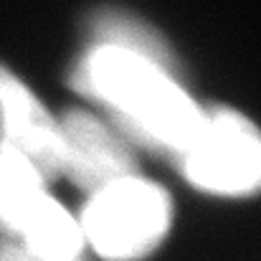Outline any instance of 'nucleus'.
I'll list each match as a JSON object with an SVG mask.
<instances>
[{"label":"nucleus","instance_id":"f257e3e1","mask_svg":"<svg viewBox=\"0 0 261 261\" xmlns=\"http://www.w3.org/2000/svg\"><path fill=\"white\" fill-rule=\"evenodd\" d=\"M69 84L107 112V124L129 147L173 160L205 119L175 74L122 48L89 46L71 66Z\"/></svg>","mask_w":261,"mask_h":261},{"label":"nucleus","instance_id":"f03ea898","mask_svg":"<svg viewBox=\"0 0 261 261\" xmlns=\"http://www.w3.org/2000/svg\"><path fill=\"white\" fill-rule=\"evenodd\" d=\"M84 246L104 261H140L168 236L173 200L168 190L142 175H127L87 195L76 216Z\"/></svg>","mask_w":261,"mask_h":261},{"label":"nucleus","instance_id":"7ed1b4c3","mask_svg":"<svg viewBox=\"0 0 261 261\" xmlns=\"http://www.w3.org/2000/svg\"><path fill=\"white\" fill-rule=\"evenodd\" d=\"M0 236L51 259H84V239L46 180L18 150L0 142Z\"/></svg>","mask_w":261,"mask_h":261},{"label":"nucleus","instance_id":"20e7f679","mask_svg":"<svg viewBox=\"0 0 261 261\" xmlns=\"http://www.w3.org/2000/svg\"><path fill=\"white\" fill-rule=\"evenodd\" d=\"M185 180L211 195L246 198L261 180V142L254 122L228 107L205 112L193 142L175 158Z\"/></svg>","mask_w":261,"mask_h":261},{"label":"nucleus","instance_id":"39448f33","mask_svg":"<svg viewBox=\"0 0 261 261\" xmlns=\"http://www.w3.org/2000/svg\"><path fill=\"white\" fill-rule=\"evenodd\" d=\"M59 129L64 147L61 175L87 195L114 180L137 175L132 147L96 114L87 109H66L59 119Z\"/></svg>","mask_w":261,"mask_h":261},{"label":"nucleus","instance_id":"423d86ee","mask_svg":"<svg viewBox=\"0 0 261 261\" xmlns=\"http://www.w3.org/2000/svg\"><path fill=\"white\" fill-rule=\"evenodd\" d=\"M0 142L18 150L46 182L61 177L64 147L59 119L15 74L0 64Z\"/></svg>","mask_w":261,"mask_h":261},{"label":"nucleus","instance_id":"0eeeda50","mask_svg":"<svg viewBox=\"0 0 261 261\" xmlns=\"http://www.w3.org/2000/svg\"><path fill=\"white\" fill-rule=\"evenodd\" d=\"M89 31H91V46H112L137 54L177 76L170 46L158 31H152L140 18L127 15L122 10H99L91 15Z\"/></svg>","mask_w":261,"mask_h":261},{"label":"nucleus","instance_id":"6e6552de","mask_svg":"<svg viewBox=\"0 0 261 261\" xmlns=\"http://www.w3.org/2000/svg\"><path fill=\"white\" fill-rule=\"evenodd\" d=\"M0 261H61V259H51L46 254H38L13 239H3L0 236ZM74 261H84V259H74Z\"/></svg>","mask_w":261,"mask_h":261}]
</instances>
